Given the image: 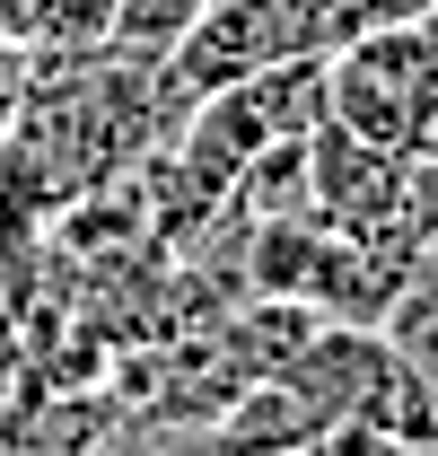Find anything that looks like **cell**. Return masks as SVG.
<instances>
[{"label":"cell","instance_id":"obj_1","mask_svg":"<svg viewBox=\"0 0 438 456\" xmlns=\"http://www.w3.org/2000/svg\"><path fill=\"white\" fill-rule=\"evenodd\" d=\"M325 123L394 159H438V27L385 18L325 53Z\"/></svg>","mask_w":438,"mask_h":456},{"label":"cell","instance_id":"obj_2","mask_svg":"<svg viewBox=\"0 0 438 456\" xmlns=\"http://www.w3.org/2000/svg\"><path fill=\"white\" fill-rule=\"evenodd\" d=\"M211 0H114V27H106V45H123V53H150L166 61V45L202 18Z\"/></svg>","mask_w":438,"mask_h":456},{"label":"cell","instance_id":"obj_3","mask_svg":"<svg viewBox=\"0 0 438 456\" xmlns=\"http://www.w3.org/2000/svg\"><path fill=\"white\" fill-rule=\"evenodd\" d=\"M27 70H36V61L0 36V141H9V123H18V106H27Z\"/></svg>","mask_w":438,"mask_h":456},{"label":"cell","instance_id":"obj_4","mask_svg":"<svg viewBox=\"0 0 438 456\" xmlns=\"http://www.w3.org/2000/svg\"><path fill=\"white\" fill-rule=\"evenodd\" d=\"M211 456H237V448H211Z\"/></svg>","mask_w":438,"mask_h":456}]
</instances>
